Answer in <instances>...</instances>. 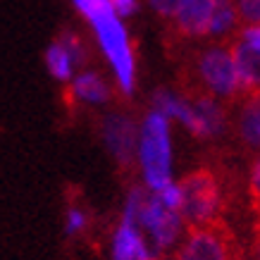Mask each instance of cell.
<instances>
[{"label": "cell", "mask_w": 260, "mask_h": 260, "mask_svg": "<svg viewBox=\"0 0 260 260\" xmlns=\"http://www.w3.org/2000/svg\"><path fill=\"white\" fill-rule=\"evenodd\" d=\"M72 3L93 26L98 46H101L103 55L108 57V62L112 64L122 93L132 95L136 84V64L122 17L112 10L110 0H72Z\"/></svg>", "instance_id": "cell-1"}, {"label": "cell", "mask_w": 260, "mask_h": 260, "mask_svg": "<svg viewBox=\"0 0 260 260\" xmlns=\"http://www.w3.org/2000/svg\"><path fill=\"white\" fill-rule=\"evenodd\" d=\"M103 139L119 165H129L139 153V132L134 122L124 115H110L103 124Z\"/></svg>", "instance_id": "cell-7"}, {"label": "cell", "mask_w": 260, "mask_h": 260, "mask_svg": "<svg viewBox=\"0 0 260 260\" xmlns=\"http://www.w3.org/2000/svg\"><path fill=\"white\" fill-rule=\"evenodd\" d=\"M181 213L170 210L153 191L143 201L141 215H139V227H143L150 234V241L158 251H167L177 241L181 232Z\"/></svg>", "instance_id": "cell-6"}, {"label": "cell", "mask_w": 260, "mask_h": 260, "mask_svg": "<svg viewBox=\"0 0 260 260\" xmlns=\"http://www.w3.org/2000/svg\"><path fill=\"white\" fill-rule=\"evenodd\" d=\"M251 198H253L255 210L260 213V158L255 160V165L251 170Z\"/></svg>", "instance_id": "cell-21"}, {"label": "cell", "mask_w": 260, "mask_h": 260, "mask_svg": "<svg viewBox=\"0 0 260 260\" xmlns=\"http://www.w3.org/2000/svg\"><path fill=\"white\" fill-rule=\"evenodd\" d=\"M232 55H234V62H237L241 91L251 95L260 93V53L248 46L246 41L239 39L232 46Z\"/></svg>", "instance_id": "cell-10"}, {"label": "cell", "mask_w": 260, "mask_h": 260, "mask_svg": "<svg viewBox=\"0 0 260 260\" xmlns=\"http://www.w3.org/2000/svg\"><path fill=\"white\" fill-rule=\"evenodd\" d=\"M139 162H141L146 186L153 193L172 184L170 119L158 110H150L139 129Z\"/></svg>", "instance_id": "cell-2"}, {"label": "cell", "mask_w": 260, "mask_h": 260, "mask_svg": "<svg viewBox=\"0 0 260 260\" xmlns=\"http://www.w3.org/2000/svg\"><path fill=\"white\" fill-rule=\"evenodd\" d=\"M181 217L189 222L191 227H205L217 220V213L222 208L220 184L213 172L208 170H196L181 179Z\"/></svg>", "instance_id": "cell-3"}, {"label": "cell", "mask_w": 260, "mask_h": 260, "mask_svg": "<svg viewBox=\"0 0 260 260\" xmlns=\"http://www.w3.org/2000/svg\"><path fill=\"white\" fill-rule=\"evenodd\" d=\"M155 196L162 201V203L170 208V210H177L181 213V203H184V193H181V184H167L165 189H160Z\"/></svg>", "instance_id": "cell-16"}, {"label": "cell", "mask_w": 260, "mask_h": 260, "mask_svg": "<svg viewBox=\"0 0 260 260\" xmlns=\"http://www.w3.org/2000/svg\"><path fill=\"white\" fill-rule=\"evenodd\" d=\"M213 8L215 0H184L172 19L177 29L186 36H208L213 22Z\"/></svg>", "instance_id": "cell-8"}, {"label": "cell", "mask_w": 260, "mask_h": 260, "mask_svg": "<svg viewBox=\"0 0 260 260\" xmlns=\"http://www.w3.org/2000/svg\"><path fill=\"white\" fill-rule=\"evenodd\" d=\"M237 0H215L213 22H210V34L208 36H227L239 22Z\"/></svg>", "instance_id": "cell-14"}, {"label": "cell", "mask_w": 260, "mask_h": 260, "mask_svg": "<svg viewBox=\"0 0 260 260\" xmlns=\"http://www.w3.org/2000/svg\"><path fill=\"white\" fill-rule=\"evenodd\" d=\"M177 260H237V248L227 229L213 222L205 227H191Z\"/></svg>", "instance_id": "cell-5"}, {"label": "cell", "mask_w": 260, "mask_h": 260, "mask_svg": "<svg viewBox=\"0 0 260 260\" xmlns=\"http://www.w3.org/2000/svg\"><path fill=\"white\" fill-rule=\"evenodd\" d=\"M112 260H150L139 222L122 217L115 239H112Z\"/></svg>", "instance_id": "cell-9"}, {"label": "cell", "mask_w": 260, "mask_h": 260, "mask_svg": "<svg viewBox=\"0 0 260 260\" xmlns=\"http://www.w3.org/2000/svg\"><path fill=\"white\" fill-rule=\"evenodd\" d=\"M46 64L50 77H55L57 81H70L72 79V70H74V60L72 55L64 50V46L57 41L46 50Z\"/></svg>", "instance_id": "cell-15"}, {"label": "cell", "mask_w": 260, "mask_h": 260, "mask_svg": "<svg viewBox=\"0 0 260 260\" xmlns=\"http://www.w3.org/2000/svg\"><path fill=\"white\" fill-rule=\"evenodd\" d=\"M84 227H86V213L81 208H70L67 210V222H64V232L72 237V234H79Z\"/></svg>", "instance_id": "cell-17"}, {"label": "cell", "mask_w": 260, "mask_h": 260, "mask_svg": "<svg viewBox=\"0 0 260 260\" xmlns=\"http://www.w3.org/2000/svg\"><path fill=\"white\" fill-rule=\"evenodd\" d=\"M112 3V10L117 12L119 17H132L139 8V0H110Z\"/></svg>", "instance_id": "cell-23"}, {"label": "cell", "mask_w": 260, "mask_h": 260, "mask_svg": "<svg viewBox=\"0 0 260 260\" xmlns=\"http://www.w3.org/2000/svg\"><path fill=\"white\" fill-rule=\"evenodd\" d=\"M239 39L241 41H246L251 48H255L260 53V24H248L244 31L239 34Z\"/></svg>", "instance_id": "cell-22"}, {"label": "cell", "mask_w": 260, "mask_h": 260, "mask_svg": "<svg viewBox=\"0 0 260 260\" xmlns=\"http://www.w3.org/2000/svg\"><path fill=\"white\" fill-rule=\"evenodd\" d=\"M239 134L246 146L260 148V93H253L246 101L241 117H239Z\"/></svg>", "instance_id": "cell-13"}, {"label": "cell", "mask_w": 260, "mask_h": 260, "mask_svg": "<svg viewBox=\"0 0 260 260\" xmlns=\"http://www.w3.org/2000/svg\"><path fill=\"white\" fill-rule=\"evenodd\" d=\"M60 43L64 46V50L72 55V60H74V64H81L84 62V46H81V41L77 39V36H72V34H64L62 39H60Z\"/></svg>", "instance_id": "cell-19"}, {"label": "cell", "mask_w": 260, "mask_h": 260, "mask_svg": "<svg viewBox=\"0 0 260 260\" xmlns=\"http://www.w3.org/2000/svg\"><path fill=\"white\" fill-rule=\"evenodd\" d=\"M148 3L160 17H174L184 0H148Z\"/></svg>", "instance_id": "cell-20"}, {"label": "cell", "mask_w": 260, "mask_h": 260, "mask_svg": "<svg viewBox=\"0 0 260 260\" xmlns=\"http://www.w3.org/2000/svg\"><path fill=\"white\" fill-rule=\"evenodd\" d=\"M198 77L210 93L222 95V98H232L241 91L237 62L229 48L213 46L203 50L198 57Z\"/></svg>", "instance_id": "cell-4"}, {"label": "cell", "mask_w": 260, "mask_h": 260, "mask_svg": "<svg viewBox=\"0 0 260 260\" xmlns=\"http://www.w3.org/2000/svg\"><path fill=\"white\" fill-rule=\"evenodd\" d=\"M72 95L77 101L101 105L110 98V88L95 72H81L79 77H74V81H72Z\"/></svg>", "instance_id": "cell-12"}, {"label": "cell", "mask_w": 260, "mask_h": 260, "mask_svg": "<svg viewBox=\"0 0 260 260\" xmlns=\"http://www.w3.org/2000/svg\"><path fill=\"white\" fill-rule=\"evenodd\" d=\"M198 117V136L201 139H210L217 136L224 129V110L220 108V103L210 98V95H201L193 101Z\"/></svg>", "instance_id": "cell-11"}, {"label": "cell", "mask_w": 260, "mask_h": 260, "mask_svg": "<svg viewBox=\"0 0 260 260\" xmlns=\"http://www.w3.org/2000/svg\"><path fill=\"white\" fill-rule=\"evenodd\" d=\"M241 19L248 24H260V0H237Z\"/></svg>", "instance_id": "cell-18"}]
</instances>
